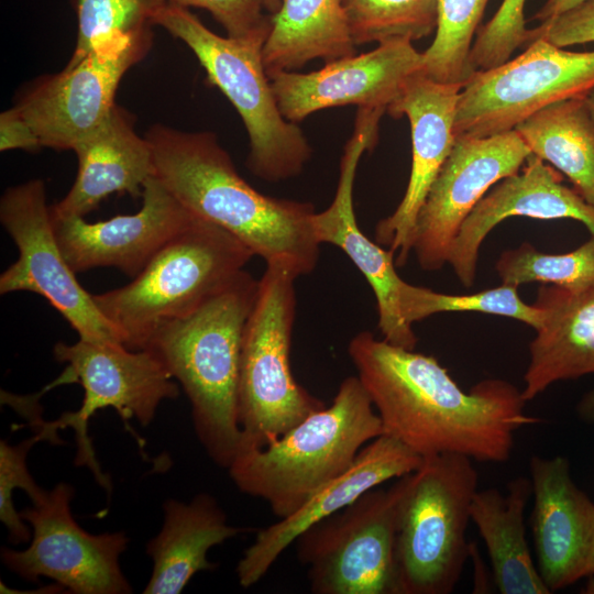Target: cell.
Segmentation results:
<instances>
[{
	"label": "cell",
	"instance_id": "cell-1",
	"mask_svg": "<svg viewBox=\"0 0 594 594\" xmlns=\"http://www.w3.org/2000/svg\"><path fill=\"white\" fill-rule=\"evenodd\" d=\"M348 354L383 435L422 458L455 453L506 462L515 432L540 421L524 413L527 400L513 384L487 378L464 392L435 358L378 340L370 331L350 340Z\"/></svg>",
	"mask_w": 594,
	"mask_h": 594
},
{
	"label": "cell",
	"instance_id": "cell-2",
	"mask_svg": "<svg viewBox=\"0 0 594 594\" xmlns=\"http://www.w3.org/2000/svg\"><path fill=\"white\" fill-rule=\"evenodd\" d=\"M144 136L154 176L194 216L227 230L266 264H285L298 276L314 272L320 243L311 204L257 191L212 132L154 124Z\"/></svg>",
	"mask_w": 594,
	"mask_h": 594
},
{
	"label": "cell",
	"instance_id": "cell-3",
	"mask_svg": "<svg viewBox=\"0 0 594 594\" xmlns=\"http://www.w3.org/2000/svg\"><path fill=\"white\" fill-rule=\"evenodd\" d=\"M257 288L258 280L244 270L200 307L158 327L143 348L180 384L199 442L227 470L242 442L238 409L241 348Z\"/></svg>",
	"mask_w": 594,
	"mask_h": 594
},
{
	"label": "cell",
	"instance_id": "cell-4",
	"mask_svg": "<svg viewBox=\"0 0 594 594\" xmlns=\"http://www.w3.org/2000/svg\"><path fill=\"white\" fill-rule=\"evenodd\" d=\"M383 426L358 376L345 377L329 406L310 414L274 442L241 450L228 469L242 493L263 499L274 516L297 510L346 471Z\"/></svg>",
	"mask_w": 594,
	"mask_h": 594
},
{
	"label": "cell",
	"instance_id": "cell-5",
	"mask_svg": "<svg viewBox=\"0 0 594 594\" xmlns=\"http://www.w3.org/2000/svg\"><path fill=\"white\" fill-rule=\"evenodd\" d=\"M252 256L233 234L196 218L128 285L92 297L122 343L142 350L158 327L190 314L234 282Z\"/></svg>",
	"mask_w": 594,
	"mask_h": 594
},
{
	"label": "cell",
	"instance_id": "cell-6",
	"mask_svg": "<svg viewBox=\"0 0 594 594\" xmlns=\"http://www.w3.org/2000/svg\"><path fill=\"white\" fill-rule=\"evenodd\" d=\"M479 474L469 457L424 458L406 475L395 539L397 594H450L470 557L466 530Z\"/></svg>",
	"mask_w": 594,
	"mask_h": 594
},
{
	"label": "cell",
	"instance_id": "cell-7",
	"mask_svg": "<svg viewBox=\"0 0 594 594\" xmlns=\"http://www.w3.org/2000/svg\"><path fill=\"white\" fill-rule=\"evenodd\" d=\"M154 25L183 41L217 87L233 105L246 129L250 152L246 165L257 177L276 183L301 173L311 155L297 127L280 113L264 63L263 42L220 36L188 8L167 3Z\"/></svg>",
	"mask_w": 594,
	"mask_h": 594
},
{
	"label": "cell",
	"instance_id": "cell-8",
	"mask_svg": "<svg viewBox=\"0 0 594 594\" xmlns=\"http://www.w3.org/2000/svg\"><path fill=\"white\" fill-rule=\"evenodd\" d=\"M298 277L289 266L271 263L258 279L256 298L242 338L238 402L242 442L239 452L274 442L326 406L292 373L290 344Z\"/></svg>",
	"mask_w": 594,
	"mask_h": 594
},
{
	"label": "cell",
	"instance_id": "cell-9",
	"mask_svg": "<svg viewBox=\"0 0 594 594\" xmlns=\"http://www.w3.org/2000/svg\"><path fill=\"white\" fill-rule=\"evenodd\" d=\"M406 475L304 531L297 558L314 594H397L395 539Z\"/></svg>",
	"mask_w": 594,
	"mask_h": 594
},
{
	"label": "cell",
	"instance_id": "cell-10",
	"mask_svg": "<svg viewBox=\"0 0 594 594\" xmlns=\"http://www.w3.org/2000/svg\"><path fill=\"white\" fill-rule=\"evenodd\" d=\"M594 89V51L572 52L536 38L515 58L476 70L460 91L455 138L514 130L540 109Z\"/></svg>",
	"mask_w": 594,
	"mask_h": 594
},
{
	"label": "cell",
	"instance_id": "cell-11",
	"mask_svg": "<svg viewBox=\"0 0 594 594\" xmlns=\"http://www.w3.org/2000/svg\"><path fill=\"white\" fill-rule=\"evenodd\" d=\"M53 353L67 366L51 385L78 383L84 388L80 408L64 413L55 422L58 429L72 427L75 430V464L89 468L97 482L111 492L110 479L101 471L87 433L90 417L99 409L112 407L124 421L134 418L145 427L152 422L163 400L178 397V385L147 349L131 350L122 343L79 339L74 344L57 342Z\"/></svg>",
	"mask_w": 594,
	"mask_h": 594
},
{
	"label": "cell",
	"instance_id": "cell-12",
	"mask_svg": "<svg viewBox=\"0 0 594 594\" xmlns=\"http://www.w3.org/2000/svg\"><path fill=\"white\" fill-rule=\"evenodd\" d=\"M0 221L19 250L18 260L0 275V294H38L67 320L79 339L122 343L59 249L44 182L31 179L9 187L0 199Z\"/></svg>",
	"mask_w": 594,
	"mask_h": 594
},
{
	"label": "cell",
	"instance_id": "cell-13",
	"mask_svg": "<svg viewBox=\"0 0 594 594\" xmlns=\"http://www.w3.org/2000/svg\"><path fill=\"white\" fill-rule=\"evenodd\" d=\"M75 490L58 483L42 502L20 512L32 527L24 550L1 548L2 563L25 581L52 579L75 594H127L132 587L120 568L129 538L124 532L92 535L74 519Z\"/></svg>",
	"mask_w": 594,
	"mask_h": 594
},
{
	"label": "cell",
	"instance_id": "cell-14",
	"mask_svg": "<svg viewBox=\"0 0 594 594\" xmlns=\"http://www.w3.org/2000/svg\"><path fill=\"white\" fill-rule=\"evenodd\" d=\"M153 33L112 40L36 78L14 105L35 131L42 147L72 150L109 116L124 74L145 57Z\"/></svg>",
	"mask_w": 594,
	"mask_h": 594
},
{
	"label": "cell",
	"instance_id": "cell-15",
	"mask_svg": "<svg viewBox=\"0 0 594 594\" xmlns=\"http://www.w3.org/2000/svg\"><path fill=\"white\" fill-rule=\"evenodd\" d=\"M531 151L510 130L457 138L418 212L413 251L424 271L441 270L463 221L499 180L517 173Z\"/></svg>",
	"mask_w": 594,
	"mask_h": 594
},
{
	"label": "cell",
	"instance_id": "cell-16",
	"mask_svg": "<svg viewBox=\"0 0 594 594\" xmlns=\"http://www.w3.org/2000/svg\"><path fill=\"white\" fill-rule=\"evenodd\" d=\"M382 108H360L354 131L344 147L334 198L322 212L314 216L317 241L341 249L369 282L376 299L378 329L387 342L414 350L417 337L403 317L395 254L370 240L360 229L353 208V185L361 156L375 146Z\"/></svg>",
	"mask_w": 594,
	"mask_h": 594
},
{
	"label": "cell",
	"instance_id": "cell-17",
	"mask_svg": "<svg viewBox=\"0 0 594 594\" xmlns=\"http://www.w3.org/2000/svg\"><path fill=\"white\" fill-rule=\"evenodd\" d=\"M377 44L367 53L326 63L315 72L267 74L284 118L298 123L319 110L348 105L387 112L408 78L421 72L422 53L408 38Z\"/></svg>",
	"mask_w": 594,
	"mask_h": 594
},
{
	"label": "cell",
	"instance_id": "cell-18",
	"mask_svg": "<svg viewBox=\"0 0 594 594\" xmlns=\"http://www.w3.org/2000/svg\"><path fill=\"white\" fill-rule=\"evenodd\" d=\"M462 87L438 82L419 72L408 78L387 108V113L395 119L407 117L411 131V168L405 195L395 211L377 222L374 231L376 242L396 255V266H404L413 251L418 212L453 148Z\"/></svg>",
	"mask_w": 594,
	"mask_h": 594
},
{
	"label": "cell",
	"instance_id": "cell-19",
	"mask_svg": "<svg viewBox=\"0 0 594 594\" xmlns=\"http://www.w3.org/2000/svg\"><path fill=\"white\" fill-rule=\"evenodd\" d=\"M141 197L142 207L133 215L98 222L84 217L52 219L59 249L76 274L111 266L134 278L197 218L154 175L144 183Z\"/></svg>",
	"mask_w": 594,
	"mask_h": 594
},
{
	"label": "cell",
	"instance_id": "cell-20",
	"mask_svg": "<svg viewBox=\"0 0 594 594\" xmlns=\"http://www.w3.org/2000/svg\"><path fill=\"white\" fill-rule=\"evenodd\" d=\"M529 466L538 571L552 593L594 575V502L572 480L566 458L534 455Z\"/></svg>",
	"mask_w": 594,
	"mask_h": 594
},
{
	"label": "cell",
	"instance_id": "cell-21",
	"mask_svg": "<svg viewBox=\"0 0 594 594\" xmlns=\"http://www.w3.org/2000/svg\"><path fill=\"white\" fill-rule=\"evenodd\" d=\"M422 461L421 455L391 436L381 435L369 442L346 471L319 488L293 514L258 530L237 565L239 584L244 588L256 584L308 528L381 484L415 472Z\"/></svg>",
	"mask_w": 594,
	"mask_h": 594
},
{
	"label": "cell",
	"instance_id": "cell-22",
	"mask_svg": "<svg viewBox=\"0 0 594 594\" xmlns=\"http://www.w3.org/2000/svg\"><path fill=\"white\" fill-rule=\"evenodd\" d=\"M512 217L573 219L594 237V207L540 157L530 154L521 172L503 178L473 208L455 235L447 264L466 287L474 284L479 250L499 222Z\"/></svg>",
	"mask_w": 594,
	"mask_h": 594
},
{
	"label": "cell",
	"instance_id": "cell-23",
	"mask_svg": "<svg viewBox=\"0 0 594 594\" xmlns=\"http://www.w3.org/2000/svg\"><path fill=\"white\" fill-rule=\"evenodd\" d=\"M73 151L78 173L68 194L50 206L52 219L85 217L112 194L140 197L154 175L148 141L134 130L133 116L118 105Z\"/></svg>",
	"mask_w": 594,
	"mask_h": 594
},
{
	"label": "cell",
	"instance_id": "cell-24",
	"mask_svg": "<svg viewBox=\"0 0 594 594\" xmlns=\"http://www.w3.org/2000/svg\"><path fill=\"white\" fill-rule=\"evenodd\" d=\"M534 305L543 318L529 344L521 391L527 402L556 382L594 373V285L572 290L544 284Z\"/></svg>",
	"mask_w": 594,
	"mask_h": 594
},
{
	"label": "cell",
	"instance_id": "cell-25",
	"mask_svg": "<svg viewBox=\"0 0 594 594\" xmlns=\"http://www.w3.org/2000/svg\"><path fill=\"white\" fill-rule=\"evenodd\" d=\"M163 510L162 529L146 544L153 569L144 594L180 593L196 573L216 568L207 558L211 548L248 530L230 525L208 493H199L188 503L167 499Z\"/></svg>",
	"mask_w": 594,
	"mask_h": 594
},
{
	"label": "cell",
	"instance_id": "cell-26",
	"mask_svg": "<svg viewBox=\"0 0 594 594\" xmlns=\"http://www.w3.org/2000/svg\"><path fill=\"white\" fill-rule=\"evenodd\" d=\"M531 480L513 479L506 493L486 488L475 493L471 520L486 546L493 578L502 594H550L531 557L525 528V508Z\"/></svg>",
	"mask_w": 594,
	"mask_h": 594
},
{
	"label": "cell",
	"instance_id": "cell-27",
	"mask_svg": "<svg viewBox=\"0 0 594 594\" xmlns=\"http://www.w3.org/2000/svg\"><path fill=\"white\" fill-rule=\"evenodd\" d=\"M355 54L343 0H282L263 45L266 73L294 72L312 59Z\"/></svg>",
	"mask_w": 594,
	"mask_h": 594
},
{
	"label": "cell",
	"instance_id": "cell-28",
	"mask_svg": "<svg viewBox=\"0 0 594 594\" xmlns=\"http://www.w3.org/2000/svg\"><path fill=\"white\" fill-rule=\"evenodd\" d=\"M531 154L549 162L594 207V122L584 98L551 103L514 129Z\"/></svg>",
	"mask_w": 594,
	"mask_h": 594
},
{
	"label": "cell",
	"instance_id": "cell-29",
	"mask_svg": "<svg viewBox=\"0 0 594 594\" xmlns=\"http://www.w3.org/2000/svg\"><path fill=\"white\" fill-rule=\"evenodd\" d=\"M487 2L438 0L436 35L422 52L424 75L438 82L464 86L474 74L470 53Z\"/></svg>",
	"mask_w": 594,
	"mask_h": 594
},
{
	"label": "cell",
	"instance_id": "cell-30",
	"mask_svg": "<svg viewBox=\"0 0 594 594\" xmlns=\"http://www.w3.org/2000/svg\"><path fill=\"white\" fill-rule=\"evenodd\" d=\"M517 288L502 284L475 294L450 295L405 282L400 288V309L410 326L440 312L479 311L519 320L537 331L542 323V311L534 304L524 302Z\"/></svg>",
	"mask_w": 594,
	"mask_h": 594
},
{
	"label": "cell",
	"instance_id": "cell-31",
	"mask_svg": "<svg viewBox=\"0 0 594 594\" xmlns=\"http://www.w3.org/2000/svg\"><path fill=\"white\" fill-rule=\"evenodd\" d=\"M355 45L416 41L437 28L438 0H343Z\"/></svg>",
	"mask_w": 594,
	"mask_h": 594
},
{
	"label": "cell",
	"instance_id": "cell-32",
	"mask_svg": "<svg viewBox=\"0 0 594 594\" xmlns=\"http://www.w3.org/2000/svg\"><path fill=\"white\" fill-rule=\"evenodd\" d=\"M78 21L77 41L66 65L116 38L153 33L156 13L166 0H70Z\"/></svg>",
	"mask_w": 594,
	"mask_h": 594
},
{
	"label": "cell",
	"instance_id": "cell-33",
	"mask_svg": "<svg viewBox=\"0 0 594 594\" xmlns=\"http://www.w3.org/2000/svg\"><path fill=\"white\" fill-rule=\"evenodd\" d=\"M502 284L519 286L538 282L578 290L594 285V237L562 254L538 251L528 242L503 252L496 262Z\"/></svg>",
	"mask_w": 594,
	"mask_h": 594
},
{
	"label": "cell",
	"instance_id": "cell-34",
	"mask_svg": "<svg viewBox=\"0 0 594 594\" xmlns=\"http://www.w3.org/2000/svg\"><path fill=\"white\" fill-rule=\"evenodd\" d=\"M41 430L34 436L10 446L0 441V520L8 529L9 541L14 544L28 542L31 530L13 505L14 488H22L33 504L42 502L47 493L33 480L26 466V457L31 448L41 440L62 443L56 435L58 429L53 422H41Z\"/></svg>",
	"mask_w": 594,
	"mask_h": 594
},
{
	"label": "cell",
	"instance_id": "cell-35",
	"mask_svg": "<svg viewBox=\"0 0 594 594\" xmlns=\"http://www.w3.org/2000/svg\"><path fill=\"white\" fill-rule=\"evenodd\" d=\"M525 3L526 0H503L494 16L479 30L470 53L474 73L502 65L516 48L527 45Z\"/></svg>",
	"mask_w": 594,
	"mask_h": 594
},
{
	"label": "cell",
	"instance_id": "cell-36",
	"mask_svg": "<svg viewBox=\"0 0 594 594\" xmlns=\"http://www.w3.org/2000/svg\"><path fill=\"white\" fill-rule=\"evenodd\" d=\"M184 8L208 10L227 31V36L265 43L272 29L270 14L262 0H166Z\"/></svg>",
	"mask_w": 594,
	"mask_h": 594
},
{
	"label": "cell",
	"instance_id": "cell-37",
	"mask_svg": "<svg viewBox=\"0 0 594 594\" xmlns=\"http://www.w3.org/2000/svg\"><path fill=\"white\" fill-rule=\"evenodd\" d=\"M540 37L563 48L594 42V0H586L530 29L527 44Z\"/></svg>",
	"mask_w": 594,
	"mask_h": 594
},
{
	"label": "cell",
	"instance_id": "cell-38",
	"mask_svg": "<svg viewBox=\"0 0 594 594\" xmlns=\"http://www.w3.org/2000/svg\"><path fill=\"white\" fill-rule=\"evenodd\" d=\"M41 147L42 145L35 131L15 106L1 112V152L10 150H25L33 152Z\"/></svg>",
	"mask_w": 594,
	"mask_h": 594
},
{
	"label": "cell",
	"instance_id": "cell-39",
	"mask_svg": "<svg viewBox=\"0 0 594 594\" xmlns=\"http://www.w3.org/2000/svg\"><path fill=\"white\" fill-rule=\"evenodd\" d=\"M586 0H547L543 6L532 15L534 20L544 22L554 18Z\"/></svg>",
	"mask_w": 594,
	"mask_h": 594
},
{
	"label": "cell",
	"instance_id": "cell-40",
	"mask_svg": "<svg viewBox=\"0 0 594 594\" xmlns=\"http://www.w3.org/2000/svg\"><path fill=\"white\" fill-rule=\"evenodd\" d=\"M262 1L266 11L272 15L278 11L282 3V0H262Z\"/></svg>",
	"mask_w": 594,
	"mask_h": 594
},
{
	"label": "cell",
	"instance_id": "cell-41",
	"mask_svg": "<svg viewBox=\"0 0 594 594\" xmlns=\"http://www.w3.org/2000/svg\"><path fill=\"white\" fill-rule=\"evenodd\" d=\"M584 101L594 122V89L584 97Z\"/></svg>",
	"mask_w": 594,
	"mask_h": 594
},
{
	"label": "cell",
	"instance_id": "cell-42",
	"mask_svg": "<svg viewBox=\"0 0 594 594\" xmlns=\"http://www.w3.org/2000/svg\"><path fill=\"white\" fill-rule=\"evenodd\" d=\"M587 402L591 410L594 414V388L587 394Z\"/></svg>",
	"mask_w": 594,
	"mask_h": 594
},
{
	"label": "cell",
	"instance_id": "cell-43",
	"mask_svg": "<svg viewBox=\"0 0 594 594\" xmlns=\"http://www.w3.org/2000/svg\"><path fill=\"white\" fill-rule=\"evenodd\" d=\"M590 578V581L587 582V585H586V593H594V580L592 579V575L588 576Z\"/></svg>",
	"mask_w": 594,
	"mask_h": 594
}]
</instances>
